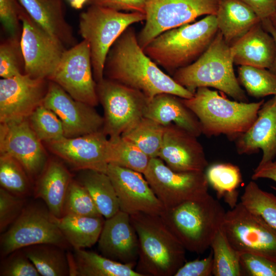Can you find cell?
Returning <instances> with one entry per match:
<instances>
[{
  "instance_id": "cell-1",
  "label": "cell",
  "mask_w": 276,
  "mask_h": 276,
  "mask_svg": "<svg viewBox=\"0 0 276 276\" xmlns=\"http://www.w3.org/2000/svg\"><path fill=\"white\" fill-rule=\"evenodd\" d=\"M104 77L137 90L149 100L163 93L183 99L194 95L164 72L146 54L132 26L110 48L104 64Z\"/></svg>"
},
{
  "instance_id": "cell-2",
  "label": "cell",
  "mask_w": 276,
  "mask_h": 276,
  "mask_svg": "<svg viewBox=\"0 0 276 276\" xmlns=\"http://www.w3.org/2000/svg\"><path fill=\"white\" fill-rule=\"evenodd\" d=\"M139 242L135 271L142 276H172L185 263L186 249L160 215H130Z\"/></svg>"
},
{
  "instance_id": "cell-3",
  "label": "cell",
  "mask_w": 276,
  "mask_h": 276,
  "mask_svg": "<svg viewBox=\"0 0 276 276\" xmlns=\"http://www.w3.org/2000/svg\"><path fill=\"white\" fill-rule=\"evenodd\" d=\"M181 99L198 119L202 133L224 134L235 141L252 125L264 102L232 101L205 87L198 88L191 98Z\"/></svg>"
},
{
  "instance_id": "cell-4",
  "label": "cell",
  "mask_w": 276,
  "mask_h": 276,
  "mask_svg": "<svg viewBox=\"0 0 276 276\" xmlns=\"http://www.w3.org/2000/svg\"><path fill=\"white\" fill-rule=\"evenodd\" d=\"M226 212L209 193L165 210L161 218L185 248L202 254L222 227Z\"/></svg>"
},
{
  "instance_id": "cell-5",
  "label": "cell",
  "mask_w": 276,
  "mask_h": 276,
  "mask_svg": "<svg viewBox=\"0 0 276 276\" xmlns=\"http://www.w3.org/2000/svg\"><path fill=\"white\" fill-rule=\"evenodd\" d=\"M219 30L215 15L167 30L144 49L158 66L172 75L195 61L208 49Z\"/></svg>"
},
{
  "instance_id": "cell-6",
  "label": "cell",
  "mask_w": 276,
  "mask_h": 276,
  "mask_svg": "<svg viewBox=\"0 0 276 276\" xmlns=\"http://www.w3.org/2000/svg\"><path fill=\"white\" fill-rule=\"evenodd\" d=\"M230 45L218 31L205 51L194 62L172 75L179 84L194 94L199 87H213L240 102H247L233 68Z\"/></svg>"
},
{
  "instance_id": "cell-7",
  "label": "cell",
  "mask_w": 276,
  "mask_h": 276,
  "mask_svg": "<svg viewBox=\"0 0 276 276\" xmlns=\"http://www.w3.org/2000/svg\"><path fill=\"white\" fill-rule=\"evenodd\" d=\"M145 14L124 12L96 5H89L79 16V32L89 44L94 79L104 78L107 54L116 40L129 27L145 20Z\"/></svg>"
},
{
  "instance_id": "cell-8",
  "label": "cell",
  "mask_w": 276,
  "mask_h": 276,
  "mask_svg": "<svg viewBox=\"0 0 276 276\" xmlns=\"http://www.w3.org/2000/svg\"><path fill=\"white\" fill-rule=\"evenodd\" d=\"M96 89L104 110L103 131L109 138L121 136L144 117L150 100L142 92L104 77Z\"/></svg>"
},
{
  "instance_id": "cell-9",
  "label": "cell",
  "mask_w": 276,
  "mask_h": 276,
  "mask_svg": "<svg viewBox=\"0 0 276 276\" xmlns=\"http://www.w3.org/2000/svg\"><path fill=\"white\" fill-rule=\"evenodd\" d=\"M40 244L65 248L69 245L48 209L37 204L26 205L19 216L1 236L2 257L15 250Z\"/></svg>"
},
{
  "instance_id": "cell-10",
  "label": "cell",
  "mask_w": 276,
  "mask_h": 276,
  "mask_svg": "<svg viewBox=\"0 0 276 276\" xmlns=\"http://www.w3.org/2000/svg\"><path fill=\"white\" fill-rule=\"evenodd\" d=\"M220 0H145V20L137 35L144 50L162 33L193 21L204 15H215Z\"/></svg>"
},
{
  "instance_id": "cell-11",
  "label": "cell",
  "mask_w": 276,
  "mask_h": 276,
  "mask_svg": "<svg viewBox=\"0 0 276 276\" xmlns=\"http://www.w3.org/2000/svg\"><path fill=\"white\" fill-rule=\"evenodd\" d=\"M221 228L239 252L255 254L276 261V229L241 202L226 212Z\"/></svg>"
},
{
  "instance_id": "cell-12",
  "label": "cell",
  "mask_w": 276,
  "mask_h": 276,
  "mask_svg": "<svg viewBox=\"0 0 276 276\" xmlns=\"http://www.w3.org/2000/svg\"><path fill=\"white\" fill-rule=\"evenodd\" d=\"M143 175L165 209L209 194L204 171L176 172L159 157L150 159Z\"/></svg>"
},
{
  "instance_id": "cell-13",
  "label": "cell",
  "mask_w": 276,
  "mask_h": 276,
  "mask_svg": "<svg viewBox=\"0 0 276 276\" xmlns=\"http://www.w3.org/2000/svg\"><path fill=\"white\" fill-rule=\"evenodd\" d=\"M20 42L25 63V74L49 80L57 68L66 47L38 25L21 6Z\"/></svg>"
},
{
  "instance_id": "cell-14",
  "label": "cell",
  "mask_w": 276,
  "mask_h": 276,
  "mask_svg": "<svg viewBox=\"0 0 276 276\" xmlns=\"http://www.w3.org/2000/svg\"><path fill=\"white\" fill-rule=\"evenodd\" d=\"M49 80L58 84L75 100L93 107L99 102L90 48L85 40L65 51Z\"/></svg>"
},
{
  "instance_id": "cell-15",
  "label": "cell",
  "mask_w": 276,
  "mask_h": 276,
  "mask_svg": "<svg viewBox=\"0 0 276 276\" xmlns=\"http://www.w3.org/2000/svg\"><path fill=\"white\" fill-rule=\"evenodd\" d=\"M42 104L59 118L65 137H75L103 130V117L94 107L75 100L52 81L49 82Z\"/></svg>"
},
{
  "instance_id": "cell-16",
  "label": "cell",
  "mask_w": 276,
  "mask_h": 276,
  "mask_svg": "<svg viewBox=\"0 0 276 276\" xmlns=\"http://www.w3.org/2000/svg\"><path fill=\"white\" fill-rule=\"evenodd\" d=\"M28 118L0 125V153L9 155L22 166L28 176L40 175L47 164L45 151Z\"/></svg>"
},
{
  "instance_id": "cell-17",
  "label": "cell",
  "mask_w": 276,
  "mask_h": 276,
  "mask_svg": "<svg viewBox=\"0 0 276 276\" xmlns=\"http://www.w3.org/2000/svg\"><path fill=\"white\" fill-rule=\"evenodd\" d=\"M103 130L47 143L50 150L76 170L106 173L110 142Z\"/></svg>"
},
{
  "instance_id": "cell-18",
  "label": "cell",
  "mask_w": 276,
  "mask_h": 276,
  "mask_svg": "<svg viewBox=\"0 0 276 276\" xmlns=\"http://www.w3.org/2000/svg\"><path fill=\"white\" fill-rule=\"evenodd\" d=\"M106 174L115 189L121 211L129 215L142 212L160 215L165 210L142 173L109 163Z\"/></svg>"
},
{
  "instance_id": "cell-19",
  "label": "cell",
  "mask_w": 276,
  "mask_h": 276,
  "mask_svg": "<svg viewBox=\"0 0 276 276\" xmlns=\"http://www.w3.org/2000/svg\"><path fill=\"white\" fill-rule=\"evenodd\" d=\"M47 79L24 74L0 80V123L28 118L41 105L47 93Z\"/></svg>"
},
{
  "instance_id": "cell-20",
  "label": "cell",
  "mask_w": 276,
  "mask_h": 276,
  "mask_svg": "<svg viewBox=\"0 0 276 276\" xmlns=\"http://www.w3.org/2000/svg\"><path fill=\"white\" fill-rule=\"evenodd\" d=\"M197 137L174 123L168 124L158 157L176 172L204 171L208 162Z\"/></svg>"
},
{
  "instance_id": "cell-21",
  "label": "cell",
  "mask_w": 276,
  "mask_h": 276,
  "mask_svg": "<svg viewBox=\"0 0 276 276\" xmlns=\"http://www.w3.org/2000/svg\"><path fill=\"white\" fill-rule=\"evenodd\" d=\"M98 242L102 256L136 266L139 242L129 214L120 210L113 216L105 219Z\"/></svg>"
},
{
  "instance_id": "cell-22",
  "label": "cell",
  "mask_w": 276,
  "mask_h": 276,
  "mask_svg": "<svg viewBox=\"0 0 276 276\" xmlns=\"http://www.w3.org/2000/svg\"><path fill=\"white\" fill-rule=\"evenodd\" d=\"M236 148L240 155L263 152L258 166L276 158V95L264 102L258 117L249 128L236 140Z\"/></svg>"
},
{
  "instance_id": "cell-23",
  "label": "cell",
  "mask_w": 276,
  "mask_h": 276,
  "mask_svg": "<svg viewBox=\"0 0 276 276\" xmlns=\"http://www.w3.org/2000/svg\"><path fill=\"white\" fill-rule=\"evenodd\" d=\"M231 47L234 63L269 69L275 55V44L261 21Z\"/></svg>"
},
{
  "instance_id": "cell-24",
  "label": "cell",
  "mask_w": 276,
  "mask_h": 276,
  "mask_svg": "<svg viewBox=\"0 0 276 276\" xmlns=\"http://www.w3.org/2000/svg\"><path fill=\"white\" fill-rule=\"evenodd\" d=\"M144 117L165 126L174 123L197 137L202 133L196 115L183 103L181 98L172 94H160L150 99Z\"/></svg>"
},
{
  "instance_id": "cell-25",
  "label": "cell",
  "mask_w": 276,
  "mask_h": 276,
  "mask_svg": "<svg viewBox=\"0 0 276 276\" xmlns=\"http://www.w3.org/2000/svg\"><path fill=\"white\" fill-rule=\"evenodd\" d=\"M29 15L65 47L77 43L65 19L61 0H18Z\"/></svg>"
},
{
  "instance_id": "cell-26",
  "label": "cell",
  "mask_w": 276,
  "mask_h": 276,
  "mask_svg": "<svg viewBox=\"0 0 276 276\" xmlns=\"http://www.w3.org/2000/svg\"><path fill=\"white\" fill-rule=\"evenodd\" d=\"M72 175L61 163L51 160L40 174L34 196L42 199L51 214L56 218L63 216V205Z\"/></svg>"
},
{
  "instance_id": "cell-27",
  "label": "cell",
  "mask_w": 276,
  "mask_h": 276,
  "mask_svg": "<svg viewBox=\"0 0 276 276\" xmlns=\"http://www.w3.org/2000/svg\"><path fill=\"white\" fill-rule=\"evenodd\" d=\"M215 15L218 30L230 46L261 21L254 10L240 0H220Z\"/></svg>"
},
{
  "instance_id": "cell-28",
  "label": "cell",
  "mask_w": 276,
  "mask_h": 276,
  "mask_svg": "<svg viewBox=\"0 0 276 276\" xmlns=\"http://www.w3.org/2000/svg\"><path fill=\"white\" fill-rule=\"evenodd\" d=\"M67 256L71 276H142L132 265L84 249H74Z\"/></svg>"
},
{
  "instance_id": "cell-29",
  "label": "cell",
  "mask_w": 276,
  "mask_h": 276,
  "mask_svg": "<svg viewBox=\"0 0 276 276\" xmlns=\"http://www.w3.org/2000/svg\"><path fill=\"white\" fill-rule=\"evenodd\" d=\"M56 221L69 245L74 249H84L98 241L105 220L101 215H66Z\"/></svg>"
},
{
  "instance_id": "cell-30",
  "label": "cell",
  "mask_w": 276,
  "mask_h": 276,
  "mask_svg": "<svg viewBox=\"0 0 276 276\" xmlns=\"http://www.w3.org/2000/svg\"><path fill=\"white\" fill-rule=\"evenodd\" d=\"M80 182L87 190L99 213L109 218L120 210L114 187L107 174L93 170H81Z\"/></svg>"
},
{
  "instance_id": "cell-31",
  "label": "cell",
  "mask_w": 276,
  "mask_h": 276,
  "mask_svg": "<svg viewBox=\"0 0 276 276\" xmlns=\"http://www.w3.org/2000/svg\"><path fill=\"white\" fill-rule=\"evenodd\" d=\"M22 250L40 275H70L68 256L64 248L51 244H40L24 247Z\"/></svg>"
},
{
  "instance_id": "cell-32",
  "label": "cell",
  "mask_w": 276,
  "mask_h": 276,
  "mask_svg": "<svg viewBox=\"0 0 276 276\" xmlns=\"http://www.w3.org/2000/svg\"><path fill=\"white\" fill-rule=\"evenodd\" d=\"M205 173L209 183L215 191L218 198L233 208L237 204L238 188L242 182L239 168L231 163H217L209 166Z\"/></svg>"
},
{
  "instance_id": "cell-33",
  "label": "cell",
  "mask_w": 276,
  "mask_h": 276,
  "mask_svg": "<svg viewBox=\"0 0 276 276\" xmlns=\"http://www.w3.org/2000/svg\"><path fill=\"white\" fill-rule=\"evenodd\" d=\"M165 128V126L144 117L121 136L134 143L150 158L158 157Z\"/></svg>"
},
{
  "instance_id": "cell-34",
  "label": "cell",
  "mask_w": 276,
  "mask_h": 276,
  "mask_svg": "<svg viewBox=\"0 0 276 276\" xmlns=\"http://www.w3.org/2000/svg\"><path fill=\"white\" fill-rule=\"evenodd\" d=\"M213 255V275L215 276H242L240 252L228 242L221 228L211 244Z\"/></svg>"
},
{
  "instance_id": "cell-35",
  "label": "cell",
  "mask_w": 276,
  "mask_h": 276,
  "mask_svg": "<svg viewBox=\"0 0 276 276\" xmlns=\"http://www.w3.org/2000/svg\"><path fill=\"white\" fill-rule=\"evenodd\" d=\"M109 139L110 142L109 164H114L143 174L151 158L134 143L121 136Z\"/></svg>"
},
{
  "instance_id": "cell-36",
  "label": "cell",
  "mask_w": 276,
  "mask_h": 276,
  "mask_svg": "<svg viewBox=\"0 0 276 276\" xmlns=\"http://www.w3.org/2000/svg\"><path fill=\"white\" fill-rule=\"evenodd\" d=\"M241 202L249 211L259 216L276 229V197L263 191L254 181L246 185L241 197Z\"/></svg>"
},
{
  "instance_id": "cell-37",
  "label": "cell",
  "mask_w": 276,
  "mask_h": 276,
  "mask_svg": "<svg viewBox=\"0 0 276 276\" xmlns=\"http://www.w3.org/2000/svg\"><path fill=\"white\" fill-rule=\"evenodd\" d=\"M239 82L256 98L276 95V76L269 70L249 65L238 68Z\"/></svg>"
},
{
  "instance_id": "cell-38",
  "label": "cell",
  "mask_w": 276,
  "mask_h": 276,
  "mask_svg": "<svg viewBox=\"0 0 276 276\" xmlns=\"http://www.w3.org/2000/svg\"><path fill=\"white\" fill-rule=\"evenodd\" d=\"M28 175L20 164L7 154L0 155V184L1 188L24 197L29 191Z\"/></svg>"
},
{
  "instance_id": "cell-39",
  "label": "cell",
  "mask_w": 276,
  "mask_h": 276,
  "mask_svg": "<svg viewBox=\"0 0 276 276\" xmlns=\"http://www.w3.org/2000/svg\"><path fill=\"white\" fill-rule=\"evenodd\" d=\"M30 126L41 142L46 143L64 137L62 124L57 116L41 104L28 117Z\"/></svg>"
},
{
  "instance_id": "cell-40",
  "label": "cell",
  "mask_w": 276,
  "mask_h": 276,
  "mask_svg": "<svg viewBox=\"0 0 276 276\" xmlns=\"http://www.w3.org/2000/svg\"><path fill=\"white\" fill-rule=\"evenodd\" d=\"M20 36H9L1 43L0 76L2 78H10L25 74Z\"/></svg>"
},
{
  "instance_id": "cell-41",
  "label": "cell",
  "mask_w": 276,
  "mask_h": 276,
  "mask_svg": "<svg viewBox=\"0 0 276 276\" xmlns=\"http://www.w3.org/2000/svg\"><path fill=\"white\" fill-rule=\"evenodd\" d=\"M66 215H101L89 193L79 181L72 180L69 186L63 205V216Z\"/></svg>"
},
{
  "instance_id": "cell-42",
  "label": "cell",
  "mask_w": 276,
  "mask_h": 276,
  "mask_svg": "<svg viewBox=\"0 0 276 276\" xmlns=\"http://www.w3.org/2000/svg\"><path fill=\"white\" fill-rule=\"evenodd\" d=\"M242 275L276 276V261L249 252L240 254Z\"/></svg>"
},
{
  "instance_id": "cell-43",
  "label": "cell",
  "mask_w": 276,
  "mask_h": 276,
  "mask_svg": "<svg viewBox=\"0 0 276 276\" xmlns=\"http://www.w3.org/2000/svg\"><path fill=\"white\" fill-rule=\"evenodd\" d=\"M25 200L5 189H0V232L3 233L19 216L25 207Z\"/></svg>"
},
{
  "instance_id": "cell-44",
  "label": "cell",
  "mask_w": 276,
  "mask_h": 276,
  "mask_svg": "<svg viewBox=\"0 0 276 276\" xmlns=\"http://www.w3.org/2000/svg\"><path fill=\"white\" fill-rule=\"evenodd\" d=\"M1 266V276H40L33 263L22 249L14 251Z\"/></svg>"
},
{
  "instance_id": "cell-45",
  "label": "cell",
  "mask_w": 276,
  "mask_h": 276,
  "mask_svg": "<svg viewBox=\"0 0 276 276\" xmlns=\"http://www.w3.org/2000/svg\"><path fill=\"white\" fill-rule=\"evenodd\" d=\"M21 5L18 0H0V19L9 36H20L19 34V11Z\"/></svg>"
},
{
  "instance_id": "cell-46",
  "label": "cell",
  "mask_w": 276,
  "mask_h": 276,
  "mask_svg": "<svg viewBox=\"0 0 276 276\" xmlns=\"http://www.w3.org/2000/svg\"><path fill=\"white\" fill-rule=\"evenodd\" d=\"M213 255L202 259H196L185 263L174 276H211L213 275Z\"/></svg>"
},
{
  "instance_id": "cell-47",
  "label": "cell",
  "mask_w": 276,
  "mask_h": 276,
  "mask_svg": "<svg viewBox=\"0 0 276 276\" xmlns=\"http://www.w3.org/2000/svg\"><path fill=\"white\" fill-rule=\"evenodd\" d=\"M87 4L119 11L136 12L145 14V0H88Z\"/></svg>"
},
{
  "instance_id": "cell-48",
  "label": "cell",
  "mask_w": 276,
  "mask_h": 276,
  "mask_svg": "<svg viewBox=\"0 0 276 276\" xmlns=\"http://www.w3.org/2000/svg\"><path fill=\"white\" fill-rule=\"evenodd\" d=\"M250 7L261 20L269 19L276 12V0H240Z\"/></svg>"
},
{
  "instance_id": "cell-49",
  "label": "cell",
  "mask_w": 276,
  "mask_h": 276,
  "mask_svg": "<svg viewBox=\"0 0 276 276\" xmlns=\"http://www.w3.org/2000/svg\"><path fill=\"white\" fill-rule=\"evenodd\" d=\"M251 178L253 180L266 178L276 182V160L258 166L254 170ZM276 191L275 187H272Z\"/></svg>"
},
{
  "instance_id": "cell-50",
  "label": "cell",
  "mask_w": 276,
  "mask_h": 276,
  "mask_svg": "<svg viewBox=\"0 0 276 276\" xmlns=\"http://www.w3.org/2000/svg\"><path fill=\"white\" fill-rule=\"evenodd\" d=\"M264 29L272 36L275 44V55L273 62L268 69L272 73L276 76V29L273 26L269 18L261 20Z\"/></svg>"
},
{
  "instance_id": "cell-51",
  "label": "cell",
  "mask_w": 276,
  "mask_h": 276,
  "mask_svg": "<svg viewBox=\"0 0 276 276\" xmlns=\"http://www.w3.org/2000/svg\"><path fill=\"white\" fill-rule=\"evenodd\" d=\"M68 1L72 7L79 10L81 9L85 4H87L88 0H68Z\"/></svg>"
},
{
  "instance_id": "cell-52",
  "label": "cell",
  "mask_w": 276,
  "mask_h": 276,
  "mask_svg": "<svg viewBox=\"0 0 276 276\" xmlns=\"http://www.w3.org/2000/svg\"><path fill=\"white\" fill-rule=\"evenodd\" d=\"M269 19L273 26L276 29V12L271 16Z\"/></svg>"
}]
</instances>
